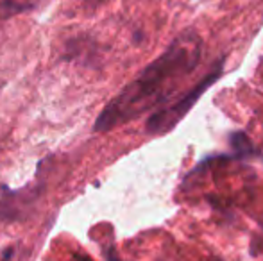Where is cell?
Segmentation results:
<instances>
[{"instance_id":"obj_1","label":"cell","mask_w":263,"mask_h":261,"mask_svg":"<svg viewBox=\"0 0 263 261\" xmlns=\"http://www.w3.org/2000/svg\"><path fill=\"white\" fill-rule=\"evenodd\" d=\"M202 56V39L188 29L149 63L124 90L115 95L95 120V132H107L138 118L149 109L166 104L177 84L186 79Z\"/></svg>"},{"instance_id":"obj_2","label":"cell","mask_w":263,"mask_h":261,"mask_svg":"<svg viewBox=\"0 0 263 261\" xmlns=\"http://www.w3.org/2000/svg\"><path fill=\"white\" fill-rule=\"evenodd\" d=\"M222 72H224V57H220V59L213 65V68H211L201 81H197L186 93L177 97L176 101L170 102V104H163L154 109L145 124V131L149 132V134H165V132L172 131L174 127L190 113V109L194 108L195 102L204 95V91L217 83L218 77L222 75Z\"/></svg>"},{"instance_id":"obj_3","label":"cell","mask_w":263,"mask_h":261,"mask_svg":"<svg viewBox=\"0 0 263 261\" xmlns=\"http://www.w3.org/2000/svg\"><path fill=\"white\" fill-rule=\"evenodd\" d=\"M40 188L27 186L22 190H11L9 186H0V222H16L31 213V208L40 197Z\"/></svg>"},{"instance_id":"obj_4","label":"cell","mask_w":263,"mask_h":261,"mask_svg":"<svg viewBox=\"0 0 263 261\" xmlns=\"http://www.w3.org/2000/svg\"><path fill=\"white\" fill-rule=\"evenodd\" d=\"M40 0H0V18L22 14L38 6Z\"/></svg>"},{"instance_id":"obj_5","label":"cell","mask_w":263,"mask_h":261,"mask_svg":"<svg viewBox=\"0 0 263 261\" xmlns=\"http://www.w3.org/2000/svg\"><path fill=\"white\" fill-rule=\"evenodd\" d=\"M231 143L233 149L238 150V157H246L253 154V145H251V142L247 139V136L243 132H233Z\"/></svg>"},{"instance_id":"obj_6","label":"cell","mask_w":263,"mask_h":261,"mask_svg":"<svg viewBox=\"0 0 263 261\" xmlns=\"http://www.w3.org/2000/svg\"><path fill=\"white\" fill-rule=\"evenodd\" d=\"M68 261H93L90 258V256H86V254H81V252H76L73 256H70V259Z\"/></svg>"},{"instance_id":"obj_7","label":"cell","mask_w":263,"mask_h":261,"mask_svg":"<svg viewBox=\"0 0 263 261\" xmlns=\"http://www.w3.org/2000/svg\"><path fill=\"white\" fill-rule=\"evenodd\" d=\"M13 254H14L13 247H7L6 251H4V254H2V258H0V261H11V258H13Z\"/></svg>"},{"instance_id":"obj_8","label":"cell","mask_w":263,"mask_h":261,"mask_svg":"<svg viewBox=\"0 0 263 261\" xmlns=\"http://www.w3.org/2000/svg\"><path fill=\"white\" fill-rule=\"evenodd\" d=\"M84 2H86L88 6H91V7H97V6H101V4L107 2V0H84Z\"/></svg>"}]
</instances>
